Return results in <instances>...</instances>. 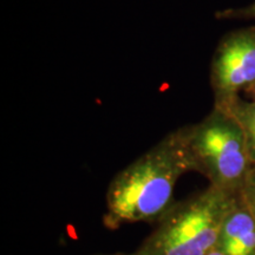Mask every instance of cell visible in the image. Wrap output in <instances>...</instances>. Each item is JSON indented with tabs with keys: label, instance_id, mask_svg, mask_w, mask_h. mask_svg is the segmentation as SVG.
Returning <instances> with one entry per match:
<instances>
[{
	"label": "cell",
	"instance_id": "6da1fadb",
	"mask_svg": "<svg viewBox=\"0 0 255 255\" xmlns=\"http://www.w3.org/2000/svg\"><path fill=\"white\" fill-rule=\"evenodd\" d=\"M194 171L184 127L169 132L111 181L103 223L109 229L137 222H157L175 205L182 175Z\"/></svg>",
	"mask_w": 255,
	"mask_h": 255
},
{
	"label": "cell",
	"instance_id": "7a4b0ae2",
	"mask_svg": "<svg viewBox=\"0 0 255 255\" xmlns=\"http://www.w3.org/2000/svg\"><path fill=\"white\" fill-rule=\"evenodd\" d=\"M184 133L194 171L202 174L209 186L240 194L253 165L245 131L234 115L213 105L205 119L184 127Z\"/></svg>",
	"mask_w": 255,
	"mask_h": 255
},
{
	"label": "cell",
	"instance_id": "3957f363",
	"mask_svg": "<svg viewBox=\"0 0 255 255\" xmlns=\"http://www.w3.org/2000/svg\"><path fill=\"white\" fill-rule=\"evenodd\" d=\"M234 196L208 186L175 202L131 255H208L216 246L220 226Z\"/></svg>",
	"mask_w": 255,
	"mask_h": 255
},
{
	"label": "cell",
	"instance_id": "277c9868",
	"mask_svg": "<svg viewBox=\"0 0 255 255\" xmlns=\"http://www.w3.org/2000/svg\"><path fill=\"white\" fill-rule=\"evenodd\" d=\"M255 84V25L222 37L210 64L214 105L223 107Z\"/></svg>",
	"mask_w": 255,
	"mask_h": 255
},
{
	"label": "cell",
	"instance_id": "5b68a950",
	"mask_svg": "<svg viewBox=\"0 0 255 255\" xmlns=\"http://www.w3.org/2000/svg\"><path fill=\"white\" fill-rule=\"evenodd\" d=\"M215 250L226 255H255V219L241 193L233 197L226 212Z\"/></svg>",
	"mask_w": 255,
	"mask_h": 255
},
{
	"label": "cell",
	"instance_id": "8992f818",
	"mask_svg": "<svg viewBox=\"0 0 255 255\" xmlns=\"http://www.w3.org/2000/svg\"><path fill=\"white\" fill-rule=\"evenodd\" d=\"M216 107V105H215ZM234 115V117L241 124L245 131L247 142L248 155L251 163L255 167V102L251 100H244L241 96L234 98L228 104L223 107Z\"/></svg>",
	"mask_w": 255,
	"mask_h": 255
},
{
	"label": "cell",
	"instance_id": "52a82bcc",
	"mask_svg": "<svg viewBox=\"0 0 255 255\" xmlns=\"http://www.w3.org/2000/svg\"><path fill=\"white\" fill-rule=\"evenodd\" d=\"M215 18L229 20H255V1L237 8H226L215 13Z\"/></svg>",
	"mask_w": 255,
	"mask_h": 255
},
{
	"label": "cell",
	"instance_id": "ba28073f",
	"mask_svg": "<svg viewBox=\"0 0 255 255\" xmlns=\"http://www.w3.org/2000/svg\"><path fill=\"white\" fill-rule=\"evenodd\" d=\"M241 195L255 219V167L251 169L246 182L241 190Z\"/></svg>",
	"mask_w": 255,
	"mask_h": 255
},
{
	"label": "cell",
	"instance_id": "9c48e42d",
	"mask_svg": "<svg viewBox=\"0 0 255 255\" xmlns=\"http://www.w3.org/2000/svg\"><path fill=\"white\" fill-rule=\"evenodd\" d=\"M245 94H246L248 97H250L251 101H254L255 102V84L252 88L248 89V90L245 92Z\"/></svg>",
	"mask_w": 255,
	"mask_h": 255
},
{
	"label": "cell",
	"instance_id": "30bf717a",
	"mask_svg": "<svg viewBox=\"0 0 255 255\" xmlns=\"http://www.w3.org/2000/svg\"><path fill=\"white\" fill-rule=\"evenodd\" d=\"M208 255H226L225 253H222V252H220V251H218V250H213L212 252H210V253L208 254Z\"/></svg>",
	"mask_w": 255,
	"mask_h": 255
},
{
	"label": "cell",
	"instance_id": "8fae6325",
	"mask_svg": "<svg viewBox=\"0 0 255 255\" xmlns=\"http://www.w3.org/2000/svg\"><path fill=\"white\" fill-rule=\"evenodd\" d=\"M100 255H131V254H126V253H114V254H100Z\"/></svg>",
	"mask_w": 255,
	"mask_h": 255
}]
</instances>
